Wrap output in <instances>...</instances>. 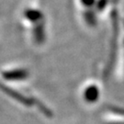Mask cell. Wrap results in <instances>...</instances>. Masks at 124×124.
Returning a JSON list of instances; mask_svg holds the SVG:
<instances>
[{
    "label": "cell",
    "instance_id": "obj_1",
    "mask_svg": "<svg viewBox=\"0 0 124 124\" xmlns=\"http://www.w3.org/2000/svg\"><path fill=\"white\" fill-rule=\"evenodd\" d=\"M0 88L2 89L6 94H8L9 97L15 98L17 101L20 102V103H22V104L26 105V106H31V105H32V103H33V101H32L31 99L26 98V97H24L23 95L18 93L17 91H15L13 89L5 86L4 85L1 84V83H0Z\"/></svg>",
    "mask_w": 124,
    "mask_h": 124
},
{
    "label": "cell",
    "instance_id": "obj_2",
    "mask_svg": "<svg viewBox=\"0 0 124 124\" xmlns=\"http://www.w3.org/2000/svg\"><path fill=\"white\" fill-rule=\"evenodd\" d=\"M28 76V73L25 70H15L3 73V77L7 80H22Z\"/></svg>",
    "mask_w": 124,
    "mask_h": 124
},
{
    "label": "cell",
    "instance_id": "obj_3",
    "mask_svg": "<svg viewBox=\"0 0 124 124\" xmlns=\"http://www.w3.org/2000/svg\"><path fill=\"white\" fill-rule=\"evenodd\" d=\"M95 95H96L95 89H94L93 87H91V88L87 89V91H86V93H85V97H86V98H87L88 100H93L94 98H95Z\"/></svg>",
    "mask_w": 124,
    "mask_h": 124
}]
</instances>
